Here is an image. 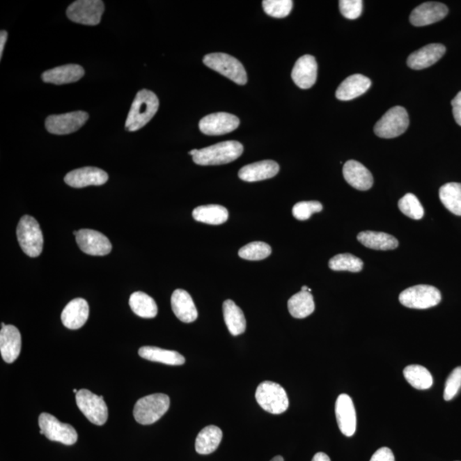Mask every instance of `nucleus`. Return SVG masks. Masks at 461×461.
Masks as SVG:
<instances>
[{
	"label": "nucleus",
	"instance_id": "obj_1",
	"mask_svg": "<svg viewBox=\"0 0 461 461\" xmlns=\"http://www.w3.org/2000/svg\"><path fill=\"white\" fill-rule=\"evenodd\" d=\"M159 108V100L151 91L143 89L136 95L127 117L126 130L135 132L145 127L153 118Z\"/></svg>",
	"mask_w": 461,
	"mask_h": 461
},
{
	"label": "nucleus",
	"instance_id": "obj_2",
	"mask_svg": "<svg viewBox=\"0 0 461 461\" xmlns=\"http://www.w3.org/2000/svg\"><path fill=\"white\" fill-rule=\"evenodd\" d=\"M243 153L244 146L241 143L230 141L198 150L192 159L198 165H221L235 161Z\"/></svg>",
	"mask_w": 461,
	"mask_h": 461
},
{
	"label": "nucleus",
	"instance_id": "obj_3",
	"mask_svg": "<svg viewBox=\"0 0 461 461\" xmlns=\"http://www.w3.org/2000/svg\"><path fill=\"white\" fill-rule=\"evenodd\" d=\"M19 244L30 258H37L43 251L44 239L39 223L30 215L21 218L17 228Z\"/></svg>",
	"mask_w": 461,
	"mask_h": 461
},
{
	"label": "nucleus",
	"instance_id": "obj_4",
	"mask_svg": "<svg viewBox=\"0 0 461 461\" xmlns=\"http://www.w3.org/2000/svg\"><path fill=\"white\" fill-rule=\"evenodd\" d=\"M170 400L165 394H153L139 399L134 408L135 421L141 425H151L167 413Z\"/></svg>",
	"mask_w": 461,
	"mask_h": 461
},
{
	"label": "nucleus",
	"instance_id": "obj_5",
	"mask_svg": "<svg viewBox=\"0 0 461 461\" xmlns=\"http://www.w3.org/2000/svg\"><path fill=\"white\" fill-rule=\"evenodd\" d=\"M256 399L263 409L272 414H281L289 407L285 389L274 382L265 381L260 384L256 389Z\"/></svg>",
	"mask_w": 461,
	"mask_h": 461
},
{
	"label": "nucleus",
	"instance_id": "obj_6",
	"mask_svg": "<svg viewBox=\"0 0 461 461\" xmlns=\"http://www.w3.org/2000/svg\"><path fill=\"white\" fill-rule=\"evenodd\" d=\"M203 62L210 69L218 72L237 84L247 83V74L243 64L233 56L226 54H210L204 56Z\"/></svg>",
	"mask_w": 461,
	"mask_h": 461
},
{
	"label": "nucleus",
	"instance_id": "obj_7",
	"mask_svg": "<svg viewBox=\"0 0 461 461\" xmlns=\"http://www.w3.org/2000/svg\"><path fill=\"white\" fill-rule=\"evenodd\" d=\"M399 300L407 308L426 309L439 304L442 295L436 287L419 285L404 290L400 294Z\"/></svg>",
	"mask_w": 461,
	"mask_h": 461
},
{
	"label": "nucleus",
	"instance_id": "obj_8",
	"mask_svg": "<svg viewBox=\"0 0 461 461\" xmlns=\"http://www.w3.org/2000/svg\"><path fill=\"white\" fill-rule=\"evenodd\" d=\"M409 125V117L405 109L395 107L389 109L374 127L376 135L383 139L398 137L405 133Z\"/></svg>",
	"mask_w": 461,
	"mask_h": 461
},
{
	"label": "nucleus",
	"instance_id": "obj_9",
	"mask_svg": "<svg viewBox=\"0 0 461 461\" xmlns=\"http://www.w3.org/2000/svg\"><path fill=\"white\" fill-rule=\"evenodd\" d=\"M75 398L79 409L91 423L97 425H103L107 423L108 407L103 396H97L86 389H82L78 391Z\"/></svg>",
	"mask_w": 461,
	"mask_h": 461
},
{
	"label": "nucleus",
	"instance_id": "obj_10",
	"mask_svg": "<svg viewBox=\"0 0 461 461\" xmlns=\"http://www.w3.org/2000/svg\"><path fill=\"white\" fill-rule=\"evenodd\" d=\"M104 11V5L101 0H78L69 6L67 16L77 24L96 26L100 24Z\"/></svg>",
	"mask_w": 461,
	"mask_h": 461
},
{
	"label": "nucleus",
	"instance_id": "obj_11",
	"mask_svg": "<svg viewBox=\"0 0 461 461\" xmlns=\"http://www.w3.org/2000/svg\"><path fill=\"white\" fill-rule=\"evenodd\" d=\"M39 425L45 437L49 440L58 442L65 445H73L77 443L78 434L74 427L64 424L50 414L43 413L39 417Z\"/></svg>",
	"mask_w": 461,
	"mask_h": 461
},
{
	"label": "nucleus",
	"instance_id": "obj_12",
	"mask_svg": "<svg viewBox=\"0 0 461 461\" xmlns=\"http://www.w3.org/2000/svg\"><path fill=\"white\" fill-rule=\"evenodd\" d=\"M88 114L85 111H74L62 115H52L45 120V127L49 133L56 135H65L75 133L88 120Z\"/></svg>",
	"mask_w": 461,
	"mask_h": 461
},
{
	"label": "nucleus",
	"instance_id": "obj_13",
	"mask_svg": "<svg viewBox=\"0 0 461 461\" xmlns=\"http://www.w3.org/2000/svg\"><path fill=\"white\" fill-rule=\"evenodd\" d=\"M240 123V119L236 116L218 112L204 116L199 122V128L206 135H222L236 130Z\"/></svg>",
	"mask_w": 461,
	"mask_h": 461
},
{
	"label": "nucleus",
	"instance_id": "obj_14",
	"mask_svg": "<svg viewBox=\"0 0 461 461\" xmlns=\"http://www.w3.org/2000/svg\"><path fill=\"white\" fill-rule=\"evenodd\" d=\"M77 242L81 251L91 256H107L112 249L111 241L108 237L95 230H79Z\"/></svg>",
	"mask_w": 461,
	"mask_h": 461
},
{
	"label": "nucleus",
	"instance_id": "obj_15",
	"mask_svg": "<svg viewBox=\"0 0 461 461\" xmlns=\"http://www.w3.org/2000/svg\"><path fill=\"white\" fill-rule=\"evenodd\" d=\"M108 173L95 167H85L73 170L67 173L64 181L70 187L83 188L89 186H101L107 182Z\"/></svg>",
	"mask_w": 461,
	"mask_h": 461
},
{
	"label": "nucleus",
	"instance_id": "obj_16",
	"mask_svg": "<svg viewBox=\"0 0 461 461\" xmlns=\"http://www.w3.org/2000/svg\"><path fill=\"white\" fill-rule=\"evenodd\" d=\"M335 413L341 432L346 437H352L357 430V413L350 396L341 394L338 396L336 402Z\"/></svg>",
	"mask_w": 461,
	"mask_h": 461
},
{
	"label": "nucleus",
	"instance_id": "obj_17",
	"mask_svg": "<svg viewBox=\"0 0 461 461\" xmlns=\"http://www.w3.org/2000/svg\"><path fill=\"white\" fill-rule=\"evenodd\" d=\"M318 64L311 55H304L295 63L292 78L295 84L302 89H308L315 84Z\"/></svg>",
	"mask_w": 461,
	"mask_h": 461
},
{
	"label": "nucleus",
	"instance_id": "obj_18",
	"mask_svg": "<svg viewBox=\"0 0 461 461\" xmlns=\"http://www.w3.org/2000/svg\"><path fill=\"white\" fill-rule=\"evenodd\" d=\"M448 13V7L444 3L426 2L413 10L410 15V22L416 27H423L443 20Z\"/></svg>",
	"mask_w": 461,
	"mask_h": 461
},
{
	"label": "nucleus",
	"instance_id": "obj_19",
	"mask_svg": "<svg viewBox=\"0 0 461 461\" xmlns=\"http://www.w3.org/2000/svg\"><path fill=\"white\" fill-rule=\"evenodd\" d=\"M343 173L347 183L359 191H368L373 187L372 173L361 162L347 161L343 166Z\"/></svg>",
	"mask_w": 461,
	"mask_h": 461
},
{
	"label": "nucleus",
	"instance_id": "obj_20",
	"mask_svg": "<svg viewBox=\"0 0 461 461\" xmlns=\"http://www.w3.org/2000/svg\"><path fill=\"white\" fill-rule=\"evenodd\" d=\"M22 337L16 327L8 325L1 328L0 331V352L3 361L7 364H13L20 354Z\"/></svg>",
	"mask_w": 461,
	"mask_h": 461
},
{
	"label": "nucleus",
	"instance_id": "obj_21",
	"mask_svg": "<svg viewBox=\"0 0 461 461\" xmlns=\"http://www.w3.org/2000/svg\"><path fill=\"white\" fill-rule=\"evenodd\" d=\"M89 316V306L88 302L83 298H75L67 304L64 308L61 320L63 326L77 330L82 327L88 320Z\"/></svg>",
	"mask_w": 461,
	"mask_h": 461
},
{
	"label": "nucleus",
	"instance_id": "obj_22",
	"mask_svg": "<svg viewBox=\"0 0 461 461\" xmlns=\"http://www.w3.org/2000/svg\"><path fill=\"white\" fill-rule=\"evenodd\" d=\"M446 48L442 44H430L413 52L407 58V65L413 70H424L433 65L445 54Z\"/></svg>",
	"mask_w": 461,
	"mask_h": 461
},
{
	"label": "nucleus",
	"instance_id": "obj_23",
	"mask_svg": "<svg viewBox=\"0 0 461 461\" xmlns=\"http://www.w3.org/2000/svg\"><path fill=\"white\" fill-rule=\"evenodd\" d=\"M279 171V166L273 160L255 162L242 168L239 177L247 182H256L274 177Z\"/></svg>",
	"mask_w": 461,
	"mask_h": 461
},
{
	"label": "nucleus",
	"instance_id": "obj_24",
	"mask_svg": "<svg viewBox=\"0 0 461 461\" xmlns=\"http://www.w3.org/2000/svg\"><path fill=\"white\" fill-rule=\"evenodd\" d=\"M171 306L177 318L185 323L194 322L198 319V311L194 300L186 290L178 289L171 297Z\"/></svg>",
	"mask_w": 461,
	"mask_h": 461
},
{
	"label": "nucleus",
	"instance_id": "obj_25",
	"mask_svg": "<svg viewBox=\"0 0 461 461\" xmlns=\"http://www.w3.org/2000/svg\"><path fill=\"white\" fill-rule=\"evenodd\" d=\"M85 70L78 64H67L44 72L42 80L55 85L69 84L80 81L84 77Z\"/></svg>",
	"mask_w": 461,
	"mask_h": 461
},
{
	"label": "nucleus",
	"instance_id": "obj_26",
	"mask_svg": "<svg viewBox=\"0 0 461 461\" xmlns=\"http://www.w3.org/2000/svg\"><path fill=\"white\" fill-rule=\"evenodd\" d=\"M370 79L364 75L357 74L345 79L338 86L336 97L338 100L349 101L364 94L371 86Z\"/></svg>",
	"mask_w": 461,
	"mask_h": 461
},
{
	"label": "nucleus",
	"instance_id": "obj_27",
	"mask_svg": "<svg viewBox=\"0 0 461 461\" xmlns=\"http://www.w3.org/2000/svg\"><path fill=\"white\" fill-rule=\"evenodd\" d=\"M139 357L150 361L160 362L170 366H181L186 359L176 351L161 349L153 346H143L139 350Z\"/></svg>",
	"mask_w": 461,
	"mask_h": 461
},
{
	"label": "nucleus",
	"instance_id": "obj_28",
	"mask_svg": "<svg viewBox=\"0 0 461 461\" xmlns=\"http://www.w3.org/2000/svg\"><path fill=\"white\" fill-rule=\"evenodd\" d=\"M357 240L364 247L377 251H390L398 247V240L390 234L365 230L358 234Z\"/></svg>",
	"mask_w": 461,
	"mask_h": 461
},
{
	"label": "nucleus",
	"instance_id": "obj_29",
	"mask_svg": "<svg viewBox=\"0 0 461 461\" xmlns=\"http://www.w3.org/2000/svg\"><path fill=\"white\" fill-rule=\"evenodd\" d=\"M222 432L219 427L209 425L203 428L196 437L195 448L200 455H210L214 452L222 440Z\"/></svg>",
	"mask_w": 461,
	"mask_h": 461
},
{
	"label": "nucleus",
	"instance_id": "obj_30",
	"mask_svg": "<svg viewBox=\"0 0 461 461\" xmlns=\"http://www.w3.org/2000/svg\"><path fill=\"white\" fill-rule=\"evenodd\" d=\"M223 315L230 334L233 336L244 334L247 329V320L243 311L235 302L226 300L223 304Z\"/></svg>",
	"mask_w": 461,
	"mask_h": 461
},
{
	"label": "nucleus",
	"instance_id": "obj_31",
	"mask_svg": "<svg viewBox=\"0 0 461 461\" xmlns=\"http://www.w3.org/2000/svg\"><path fill=\"white\" fill-rule=\"evenodd\" d=\"M192 217L196 221L210 225H221L228 220V211L225 207L210 204L194 209Z\"/></svg>",
	"mask_w": 461,
	"mask_h": 461
},
{
	"label": "nucleus",
	"instance_id": "obj_32",
	"mask_svg": "<svg viewBox=\"0 0 461 461\" xmlns=\"http://www.w3.org/2000/svg\"><path fill=\"white\" fill-rule=\"evenodd\" d=\"M290 315L296 319H304L315 311V305L312 294L302 292L295 294L288 301Z\"/></svg>",
	"mask_w": 461,
	"mask_h": 461
},
{
	"label": "nucleus",
	"instance_id": "obj_33",
	"mask_svg": "<svg viewBox=\"0 0 461 461\" xmlns=\"http://www.w3.org/2000/svg\"><path fill=\"white\" fill-rule=\"evenodd\" d=\"M132 311L141 318L153 319L157 315L156 302L149 295L142 292H134L130 298Z\"/></svg>",
	"mask_w": 461,
	"mask_h": 461
},
{
	"label": "nucleus",
	"instance_id": "obj_34",
	"mask_svg": "<svg viewBox=\"0 0 461 461\" xmlns=\"http://www.w3.org/2000/svg\"><path fill=\"white\" fill-rule=\"evenodd\" d=\"M439 198L446 209L461 217V184H445L439 190Z\"/></svg>",
	"mask_w": 461,
	"mask_h": 461
},
{
	"label": "nucleus",
	"instance_id": "obj_35",
	"mask_svg": "<svg viewBox=\"0 0 461 461\" xmlns=\"http://www.w3.org/2000/svg\"><path fill=\"white\" fill-rule=\"evenodd\" d=\"M408 384L417 390H428L433 384L432 374L424 366L419 365L407 366L403 371Z\"/></svg>",
	"mask_w": 461,
	"mask_h": 461
},
{
	"label": "nucleus",
	"instance_id": "obj_36",
	"mask_svg": "<svg viewBox=\"0 0 461 461\" xmlns=\"http://www.w3.org/2000/svg\"><path fill=\"white\" fill-rule=\"evenodd\" d=\"M329 267L334 271H347L358 273L364 268V262L351 254H339L329 260Z\"/></svg>",
	"mask_w": 461,
	"mask_h": 461
},
{
	"label": "nucleus",
	"instance_id": "obj_37",
	"mask_svg": "<svg viewBox=\"0 0 461 461\" xmlns=\"http://www.w3.org/2000/svg\"><path fill=\"white\" fill-rule=\"evenodd\" d=\"M398 207L403 214L414 220H421L424 217V208L417 196L414 194H407L400 198Z\"/></svg>",
	"mask_w": 461,
	"mask_h": 461
},
{
	"label": "nucleus",
	"instance_id": "obj_38",
	"mask_svg": "<svg viewBox=\"0 0 461 461\" xmlns=\"http://www.w3.org/2000/svg\"><path fill=\"white\" fill-rule=\"evenodd\" d=\"M271 253V247L264 242H252L240 249L239 256L245 260H260L268 258Z\"/></svg>",
	"mask_w": 461,
	"mask_h": 461
},
{
	"label": "nucleus",
	"instance_id": "obj_39",
	"mask_svg": "<svg viewBox=\"0 0 461 461\" xmlns=\"http://www.w3.org/2000/svg\"><path fill=\"white\" fill-rule=\"evenodd\" d=\"M263 6L268 16L283 18L288 16L292 11L293 1L292 0H264Z\"/></svg>",
	"mask_w": 461,
	"mask_h": 461
},
{
	"label": "nucleus",
	"instance_id": "obj_40",
	"mask_svg": "<svg viewBox=\"0 0 461 461\" xmlns=\"http://www.w3.org/2000/svg\"><path fill=\"white\" fill-rule=\"evenodd\" d=\"M322 209V204L320 202H299L295 204L292 209V214L293 217L297 219V220L306 221L308 220L313 214L319 213Z\"/></svg>",
	"mask_w": 461,
	"mask_h": 461
},
{
	"label": "nucleus",
	"instance_id": "obj_41",
	"mask_svg": "<svg viewBox=\"0 0 461 461\" xmlns=\"http://www.w3.org/2000/svg\"><path fill=\"white\" fill-rule=\"evenodd\" d=\"M461 388V366L453 370L446 381L444 398L445 400H451L458 394Z\"/></svg>",
	"mask_w": 461,
	"mask_h": 461
},
{
	"label": "nucleus",
	"instance_id": "obj_42",
	"mask_svg": "<svg viewBox=\"0 0 461 461\" xmlns=\"http://www.w3.org/2000/svg\"><path fill=\"white\" fill-rule=\"evenodd\" d=\"M364 2L361 0H341L339 1L340 11L343 17L354 20L361 16Z\"/></svg>",
	"mask_w": 461,
	"mask_h": 461
},
{
	"label": "nucleus",
	"instance_id": "obj_43",
	"mask_svg": "<svg viewBox=\"0 0 461 461\" xmlns=\"http://www.w3.org/2000/svg\"><path fill=\"white\" fill-rule=\"evenodd\" d=\"M370 461H395L394 453L389 448H381L373 453Z\"/></svg>",
	"mask_w": 461,
	"mask_h": 461
},
{
	"label": "nucleus",
	"instance_id": "obj_44",
	"mask_svg": "<svg viewBox=\"0 0 461 461\" xmlns=\"http://www.w3.org/2000/svg\"><path fill=\"white\" fill-rule=\"evenodd\" d=\"M451 104L453 117H455L456 123L461 127V92L453 98Z\"/></svg>",
	"mask_w": 461,
	"mask_h": 461
},
{
	"label": "nucleus",
	"instance_id": "obj_45",
	"mask_svg": "<svg viewBox=\"0 0 461 461\" xmlns=\"http://www.w3.org/2000/svg\"><path fill=\"white\" fill-rule=\"evenodd\" d=\"M7 37H8V33H7L5 30H2L1 33H0V58H2L3 51V48H5Z\"/></svg>",
	"mask_w": 461,
	"mask_h": 461
},
{
	"label": "nucleus",
	"instance_id": "obj_46",
	"mask_svg": "<svg viewBox=\"0 0 461 461\" xmlns=\"http://www.w3.org/2000/svg\"><path fill=\"white\" fill-rule=\"evenodd\" d=\"M312 461H331V460L329 458L327 453L320 452L317 453L316 455L313 456Z\"/></svg>",
	"mask_w": 461,
	"mask_h": 461
},
{
	"label": "nucleus",
	"instance_id": "obj_47",
	"mask_svg": "<svg viewBox=\"0 0 461 461\" xmlns=\"http://www.w3.org/2000/svg\"><path fill=\"white\" fill-rule=\"evenodd\" d=\"M271 461H284V459H283L282 456H275L273 460Z\"/></svg>",
	"mask_w": 461,
	"mask_h": 461
},
{
	"label": "nucleus",
	"instance_id": "obj_48",
	"mask_svg": "<svg viewBox=\"0 0 461 461\" xmlns=\"http://www.w3.org/2000/svg\"><path fill=\"white\" fill-rule=\"evenodd\" d=\"M198 150H196V149H195V150H192L190 151V153H189V154H190L191 156L194 157V156H195V155H196V153H198Z\"/></svg>",
	"mask_w": 461,
	"mask_h": 461
},
{
	"label": "nucleus",
	"instance_id": "obj_49",
	"mask_svg": "<svg viewBox=\"0 0 461 461\" xmlns=\"http://www.w3.org/2000/svg\"><path fill=\"white\" fill-rule=\"evenodd\" d=\"M79 391L77 390V389H74L73 392L75 393V394H77Z\"/></svg>",
	"mask_w": 461,
	"mask_h": 461
},
{
	"label": "nucleus",
	"instance_id": "obj_50",
	"mask_svg": "<svg viewBox=\"0 0 461 461\" xmlns=\"http://www.w3.org/2000/svg\"><path fill=\"white\" fill-rule=\"evenodd\" d=\"M6 327V325L5 323H1V327L3 328Z\"/></svg>",
	"mask_w": 461,
	"mask_h": 461
}]
</instances>
